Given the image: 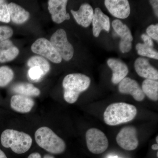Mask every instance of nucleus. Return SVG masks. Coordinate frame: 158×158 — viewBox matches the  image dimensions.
<instances>
[{
	"mask_svg": "<svg viewBox=\"0 0 158 158\" xmlns=\"http://www.w3.org/2000/svg\"><path fill=\"white\" fill-rule=\"evenodd\" d=\"M135 68L139 76L149 80L157 81L158 70L150 64L148 59L138 58L135 62Z\"/></svg>",
	"mask_w": 158,
	"mask_h": 158,
	"instance_id": "obj_12",
	"label": "nucleus"
},
{
	"mask_svg": "<svg viewBox=\"0 0 158 158\" xmlns=\"http://www.w3.org/2000/svg\"><path fill=\"white\" fill-rule=\"evenodd\" d=\"M156 141L157 144L158 143V136H157L156 138Z\"/></svg>",
	"mask_w": 158,
	"mask_h": 158,
	"instance_id": "obj_36",
	"label": "nucleus"
},
{
	"mask_svg": "<svg viewBox=\"0 0 158 158\" xmlns=\"http://www.w3.org/2000/svg\"><path fill=\"white\" fill-rule=\"evenodd\" d=\"M35 139L38 146L53 154L62 153L66 148L64 140L47 127H42L36 131Z\"/></svg>",
	"mask_w": 158,
	"mask_h": 158,
	"instance_id": "obj_4",
	"label": "nucleus"
},
{
	"mask_svg": "<svg viewBox=\"0 0 158 158\" xmlns=\"http://www.w3.org/2000/svg\"><path fill=\"white\" fill-rule=\"evenodd\" d=\"M29 76L33 80H38L44 76L42 70L37 67H31L28 71Z\"/></svg>",
	"mask_w": 158,
	"mask_h": 158,
	"instance_id": "obj_27",
	"label": "nucleus"
},
{
	"mask_svg": "<svg viewBox=\"0 0 158 158\" xmlns=\"http://www.w3.org/2000/svg\"><path fill=\"white\" fill-rule=\"evenodd\" d=\"M67 0H49L48 2V9L52 15L53 21L61 23L65 20L70 19V15L66 12Z\"/></svg>",
	"mask_w": 158,
	"mask_h": 158,
	"instance_id": "obj_9",
	"label": "nucleus"
},
{
	"mask_svg": "<svg viewBox=\"0 0 158 158\" xmlns=\"http://www.w3.org/2000/svg\"><path fill=\"white\" fill-rule=\"evenodd\" d=\"M27 158H42L40 154L38 152H34L31 154ZM43 158H55L54 156L50 154H46Z\"/></svg>",
	"mask_w": 158,
	"mask_h": 158,
	"instance_id": "obj_30",
	"label": "nucleus"
},
{
	"mask_svg": "<svg viewBox=\"0 0 158 158\" xmlns=\"http://www.w3.org/2000/svg\"><path fill=\"white\" fill-rule=\"evenodd\" d=\"M19 54V50L11 40H6L0 43V63L14 60Z\"/></svg>",
	"mask_w": 158,
	"mask_h": 158,
	"instance_id": "obj_17",
	"label": "nucleus"
},
{
	"mask_svg": "<svg viewBox=\"0 0 158 158\" xmlns=\"http://www.w3.org/2000/svg\"><path fill=\"white\" fill-rule=\"evenodd\" d=\"M35 105L34 100L29 97L15 94L11 98L10 106L11 109L18 113H29Z\"/></svg>",
	"mask_w": 158,
	"mask_h": 158,
	"instance_id": "obj_16",
	"label": "nucleus"
},
{
	"mask_svg": "<svg viewBox=\"0 0 158 158\" xmlns=\"http://www.w3.org/2000/svg\"><path fill=\"white\" fill-rule=\"evenodd\" d=\"M1 142L3 147L10 148L15 153L21 154L30 149L33 140L30 135L23 132L6 129L1 135Z\"/></svg>",
	"mask_w": 158,
	"mask_h": 158,
	"instance_id": "obj_3",
	"label": "nucleus"
},
{
	"mask_svg": "<svg viewBox=\"0 0 158 158\" xmlns=\"http://www.w3.org/2000/svg\"><path fill=\"white\" fill-rule=\"evenodd\" d=\"M13 31L9 26H0V43L11 37Z\"/></svg>",
	"mask_w": 158,
	"mask_h": 158,
	"instance_id": "obj_25",
	"label": "nucleus"
},
{
	"mask_svg": "<svg viewBox=\"0 0 158 158\" xmlns=\"http://www.w3.org/2000/svg\"><path fill=\"white\" fill-rule=\"evenodd\" d=\"M92 23L93 34L95 37H98L102 30L108 32L110 31V18L100 8H97L94 10Z\"/></svg>",
	"mask_w": 158,
	"mask_h": 158,
	"instance_id": "obj_13",
	"label": "nucleus"
},
{
	"mask_svg": "<svg viewBox=\"0 0 158 158\" xmlns=\"http://www.w3.org/2000/svg\"><path fill=\"white\" fill-rule=\"evenodd\" d=\"M147 35L152 39L158 40V24L154 25H151L147 28L146 30Z\"/></svg>",
	"mask_w": 158,
	"mask_h": 158,
	"instance_id": "obj_28",
	"label": "nucleus"
},
{
	"mask_svg": "<svg viewBox=\"0 0 158 158\" xmlns=\"http://www.w3.org/2000/svg\"><path fill=\"white\" fill-rule=\"evenodd\" d=\"M116 142L123 149L134 150L138 145L137 131L133 126H127L123 128L116 136Z\"/></svg>",
	"mask_w": 158,
	"mask_h": 158,
	"instance_id": "obj_8",
	"label": "nucleus"
},
{
	"mask_svg": "<svg viewBox=\"0 0 158 158\" xmlns=\"http://www.w3.org/2000/svg\"><path fill=\"white\" fill-rule=\"evenodd\" d=\"M108 66L113 71L111 81L113 84H119L122 80L126 77L128 73L127 65L119 59H109L107 61Z\"/></svg>",
	"mask_w": 158,
	"mask_h": 158,
	"instance_id": "obj_14",
	"label": "nucleus"
},
{
	"mask_svg": "<svg viewBox=\"0 0 158 158\" xmlns=\"http://www.w3.org/2000/svg\"><path fill=\"white\" fill-rule=\"evenodd\" d=\"M31 50L34 53L45 57L55 63H60L62 57L56 51L49 40L45 38L37 40L31 46Z\"/></svg>",
	"mask_w": 158,
	"mask_h": 158,
	"instance_id": "obj_7",
	"label": "nucleus"
},
{
	"mask_svg": "<svg viewBox=\"0 0 158 158\" xmlns=\"http://www.w3.org/2000/svg\"><path fill=\"white\" fill-rule=\"evenodd\" d=\"M112 26L116 34L121 38L120 42L132 43L133 38L128 27L119 19H115L112 22Z\"/></svg>",
	"mask_w": 158,
	"mask_h": 158,
	"instance_id": "obj_20",
	"label": "nucleus"
},
{
	"mask_svg": "<svg viewBox=\"0 0 158 158\" xmlns=\"http://www.w3.org/2000/svg\"><path fill=\"white\" fill-rule=\"evenodd\" d=\"M141 38L144 41V44L153 48L154 44L152 39L149 37L147 34H143L141 36Z\"/></svg>",
	"mask_w": 158,
	"mask_h": 158,
	"instance_id": "obj_29",
	"label": "nucleus"
},
{
	"mask_svg": "<svg viewBox=\"0 0 158 158\" xmlns=\"http://www.w3.org/2000/svg\"><path fill=\"white\" fill-rule=\"evenodd\" d=\"M12 91L18 94L29 97L38 96L40 90L33 84L28 83H20L15 84L12 87Z\"/></svg>",
	"mask_w": 158,
	"mask_h": 158,
	"instance_id": "obj_19",
	"label": "nucleus"
},
{
	"mask_svg": "<svg viewBox=\"0 0 158 158\" xmlns=\"http://www.w3.org/2000/svg\"><path fill=\"white\" fill-rule=\"evenodd\" d=\"M137 113L136 107L124 102L111 104L104 113L105 122L108 125L116 126L131 121Z\"/></svg>",
	"mask_w": 158,
	"mask_h": 158,
	"instance_id": "obj_1",
	"label": "nucleus"
},
{
	"mask_svg": "<svg viewBox=\"0 0 158 158\" xmlns=\"http://www.w3.org/2000/svg\"><path fill=\"white\" fill-rule=\"evenodd\" d=\"M50 41L62 59L68 61L73 58V46L69 42L65 30L62 29L57 30L52 35Z\"/></svg>",
	"mask_w": 158,
	"mask_h": 158,
	"instance_id": "obj_5",
	"label": "nucleus"
},
{
	"mask_svg": "<svg viewBox=\"0 0 158 158\" xmlns=\"http://www.w3.org/2000/svg\"><path fill=\"white\" fill-rule=\"evenodd\" d=\"M14 74L11 68L7 66L0 67V87L7 86L13 80Z\"/></svg>",
	"mask_w": 158,
	"mask_h": 158,
	"instance_id": "obj_24",
	"label": "nucleus"
},
{
	"mask_svg": "<svg viewBox=\"0 0 158 158\" xmlns=\"http://www.w3.org/2000/svg\"><path fill=\"white\" fill-rule=\"evenodd\" d=\"M105 5L109 12L118 19L127 18L131 13L129 3L127 0H106Z\"/></svg>",
	"mask_w": 158,
	"mask_h": 158,
	"instance_id": "obj_11",
	"label": "nucleus"
},
{
	"mask_svg": "<svg viewBox=\"0 0 158 158\" xmlns=\"http://www.w3.org/2000/svg\"><path fill=\"white\" fill-rule=\"evenodd\" d=\"M27 65L30 68L39 67L42 70L44 76L49 71L50 69L49 62L44 58L39 56H34L31 57L28 61Z\"/></svg>",
	"mask_w": 158,
	"mask_h": 158,
	"instance_id": "obj_22",
	"label": "nucleus"
},
{
	"mask_svg": "<svg viewBox=\"0 0 158 158\" xmlns=\"http://www.w3.org/2000/svg\"><path fill=\"white\" fill-rule=\"evenodd\" d=\"M108 158H119L118 156H110Z\"/></svg>",
	"mask_w": 158,
	"mask_h": 158,
	"instance_id": "obj_35",
	"label": "nucleus"
},
{
	"mask_svg": "<svg viewBox=\"0 0 158 158\" xmlns=\"http://www.w3.org/2000/svg\"><path fill=\"white\" fill-rule=\"evenodd\" d=\"M0 158H7L6 154L3 152L1 149H0Z\"/></svg>",
	"mask_w": 158,
	"mask_h": 158,
	"instance_id": "obj_32",
	"label": "nucleus"
},
{
	"mask_svg": "<svg viewBox=\"0 0 158 158\" xmlns=\"http://www.w3.org/2000/svg\"><path fill=\"white\" fill-rule=\"evenodd\" d=\"M118 88L120 93L131 94L137 101H142L145 98V94L138 82L128 77L119 82Z\"/></svg>",
	"mask_w": 158,
	"mask_h": 158,
	"instance_id": "obj_10",
	"label": "nucleus"
},
{
	"mask_svg": "<svg viewBox=\"0 0 158 158\" xmlns=\"http://www.w3.org/2000/svg\"><path fill=\"white\" fill-rule=\"evenodd\" d=\"M11 20L8 6L6 4L0 5V21L9 23Z\"/></svg>",
	"mask_w": 158,
	"mask_h": 158,
	"instance_id": "obj_26",
	"label": "nucleus"
},
{
	"mask_svg": "<svg viewBox=\"0 0 158 158\" xmlns=\"http://www.w3.org/2000/svg\"><path fill=\"white\" fill-rule=\"evenodd\" d=\"M150 3L151 4L153 9L157 17L158 15V1L157 0H152L150 1Z\"/></svg>",
	"mask_w": 158,
	"mask_h": 158,
	"instance_id": "obj_31",
	"label": "nucleus"
},
{
	"mask_svg": "<svg viewBox=\"0 0 158 158\" xmlns=\"http://www.w3.org/2000/svg\"><path fill=\"white\" fill-rule=\"evenodd\" d=\"M90 84V78L85 74L73 73L67 75L62 82L64 99L69 103H74L80 94L89 88Z\"/></svg>",
	"mask_w": 158,
	"mask_h": 158,
	"instance_id": "obj_2",
	"label": "nucleus"
},
{
	"mask_svg": "<svg viewBox=\"0 0 158 158\" xmlns=\"http://www.w3.org/2000/svg\"><path fill=\"white\" fill-rule=\"evenodd\" d=\"M152 148L154 150H158V144H153L152 146Z\"/></svg>",
	"mask_w": 158,
	"mask_h": 158,
	"instance_id": "obj_33",
	"label": "nucleus"
},
{
	"mask_svg": "<svg viewBox=\"0 0 158 158\" xmlns=\"http://www.w3.org/2000/svg\"><path fill=\"white\" fill-rule=\"evenodd\" d=\"M71 12L77 23L84 27H88L92 23L94 12L89 4H83L77 11L71 10Z\"/></svg>",
	"mask_w": 158,
	"mask_h": 158,
	"instance_id": "obj_15",
	"label": "nucleus"
},
{
	"mask_svg": "<svg viewBox=\"0 0 158 158\" xmlns=\"http://www.w3.org/2000/svg\"><path fill=\"white\" fill-rule=\"evenodd\" d=\"M6 4V2L2 0H0V5H2V4Z\"/></svg>",
	"mask_w": 158,
	"mask_h": 158,
	"instance_id": "obj_34",
	"label": "nucleus"
},
{
	"mask_svg": "<svg viewBox=\"0 0 158 158\" xmlns=\"http://www.w3.org/2000/svg\"><path fill=\"white\" fill-rule=\"evenodd\" d=\"M142 91L145 95L152 100H158V82L157 81L146 79L142 85Z\"/></svg>",
	"mask_w": 158,
	"mask_h": 158,
	"instance_id": "obj_21",
	"label": "nucleus"
},
{
	"mask_svg": "<svg viewBox=\"0 0 158 158\" xmlns=\"http://www.w3.org/2000/svg\"><path fill=\"white\" fill-rule=\"evenodd\" d=\"M157 157H158V152H157Z\"/></svg>",
	"mask_w": 158,
	"mask_h": 158,
	"instance_id": "obj_37",
	"label": "nucleus"
},
{
	"mask_svg": "<svg viewBox=\"0 0 158 158\" xmlns=\"http://www.w3.org/2000/svg\"><path fill=\"white\" fill-rule=\"evenodd\" d=\"M11 20L16 24L25 23L30 17V13L25 9L15 3L11 2L7 5Z\"/></svg>",
	"mask_w": 158,
	"mask_h": 158,
	"instance_id": "obj_18",
	"label": "nucleus"
},
{
	"mask_svg": "<svg viewBox=\"0 0 158 158\" xmlns=\"http://www.w3.org/2000/svg\"><path fill=\"white\" fill-rule=\"evenodd\" d=\"M86 140L88 150L95 154H99L106 151L109 146L107 138L100 130L92 128L86 133Z\"/></svg>",
	"mask_w": 158,
	"mask_h": 158,
	"instance_id": "obj_6",
	"label": "nucleus"
},
{
	"mask_svg": "<svg viewBox=\"0 0 158 158\" xmlns=\"http://www.w3.org/2000/svg\"><path fill=\"white\" fill-rule=\"evenodd\" d=\"M136 48L138 55L158 60V52L153 48L144 44L138 43L136 46Z\"/></svg>",
	"mask_w": 158,
	"mask_h": 158,
	"instance_id": "obj_23",
	"label": "nucleus"
}]
</instances>
